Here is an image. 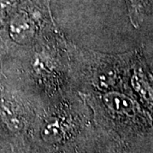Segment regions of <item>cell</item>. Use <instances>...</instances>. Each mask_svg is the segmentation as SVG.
Returning <instances> with one entry per match:
<instances>
[{"mask_svg":"<svg viewBox=\"0 0 153 153\" xmlns=\"http://www.w3.org/2000/svg\"><path fill=\"white\" fill-rule=\"evenodd\" d=\"M0 116L7 127L13 132H19L24 127L22 115L16 111L10 102H4L0 105Z\"/></svg>","mask_w":153,"mask_h":153,"instance_id":"1","label":"cell"},{"mask_svg":"<svg viewBox=\"0 0 153 153\" xmlns=\"http://www.w3.org/2000/svg\"><path fill=\"white\" fill-rule=\"evenodd\" d=\"M32 31L30 24H28L27 21L25 18H16L15 19L10 26L11 37L17 42H21L25 39H27Z\"/></svg>","mask_w":153,"mask_h":153,"instance_id":"2","label":"cell"}]
</instances>
